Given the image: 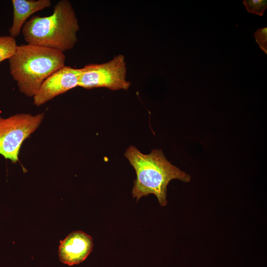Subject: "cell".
Wrapping results in <instances>:
<instances>
[{
    "mask_svg": "<svg viewBox=\"0 0 267 267\" xmlns=\"http://www.w3.org/2000/svg\"><path fill=\"white\" fill-rule=\"evenodd\" d=\"M93 241L90 236L82 231H75L60 241L59 256L63 263L69 266L83 262L91 252Z\"/></svg>",
    "mask_w": 267,
    "mask_h": 267,
    "instance_id": "52a82bcc",
    "label": "cell"
},
{
    "mask_svg": "<svg viewBox=\"0 0 267 267\" xmlns=\"http://www.w3.org/2000/svg\"><path fill=\"white\" fill-rule=\"evenodd\" d=\"M125 156L136 174L132 195L137 201L144 196L153 194L162 206H166L170 181L178 179L188 182L191 180L189 175L167 160L161 149H153L149 154H144L131 145L126 150Z\"/></svg>",
    "mask_w": 267,
    "mask_h": 267,
    "instance_id": "6da1fadb",
    "label": "cell"
},
{
    "mask_svg": "<svg viewBox=\"0 0 267 267\" xmlns=\"http://www.w3.org/2000/svg\"><path fill=\"white\" fill-rule=\"evenodd\" d=\"M81 68L64 65L45 79L33 97L35 105L40 106L55 97L79 85Z\"/></svg>",
    "mask_w": 267,
    "mask_h": 267,
    "instance_id": "8992f818",
    "label": "cell"
},
{
    "mask_svg": "<svg viewBox=\"0 0 267 267\" xmlns=\"http://www.w3.org/2000/svg\"><path fill=\"white\" fill-rule=\"evenodd\" d=\"M254 36L260 47L267 54V28L258 29Z\"/></svg>",
    "mask_w": 267,
    "mask_h": 267,
    "instance_id": "8fae6325",
    "label": "cell"
},
{
    "mask_svg": "<svg viewBox=\"0 0 267 267\" xmlns=\"http://www.w3.org/2000/svg\"><path fill=\"white\" fill-rule=\"evenodd\" d=\"M127 68L125 56L118 54L101 64H90L81 68L78 86L86 89L106 88L112 90L128 89Z\"/></svg>",
    "mask_w": 267,
    "mask_h": 267,
    "instance_id": "5b68a950",
    "label": "cell"
},
{
    "mask_svg": "<svg viewBox=\"0 0 267 267\" xmlns=\"http://www.w3.org/2000/svg\"><path fill=\"white\" fill-rule=\"evenodd\" d=\"M78 20L70 1H59L47 16H32L22 28L27 44L64 52L78 42Z\"/></svg>",
    "mask_w": 267,
    "mask_h": 267,
    "instance_id": "7a4b0ae2",
    "label": "cell"
},
{
    "mask_svg": "<svg viewBox=\"0 0 267 267\" xmlns=\"http://www.w3.org/2000/svg\"><path fill=\"white\" fill-rule=\"evenodd\" d=\"M13 21L9 29L10 36L15 38L20 34L27 19L34 13L49 7L50 0H12Z\"/></svg>",
    "mask_w": 267,
    "mask_h": 267,
    "instance_id": "ba28073f",
    "label": "cell"
},
{
    "mask_svg": "<svg viewBox=\"0 0 267 267\" xmlns=\"http://www.w3.org/2000/svg\"><path fill=\"white\" fill-rule=\"evenodd\" d=\"M17 45L15 38L10 36H0V62L10 58Z\"/></svg>",
    "mask_w": 267,
    "mask_h": 267,
    "instance_id": "9c48e42d",
    "label": "cell"
},
{
    "mask_svg": "<svg viewBox=\"0 0 267 267\" xmlns=\"http://www.w3.org/2000/svg\"><path fill=\"white\" fill-rule=\"evenodd\" d=\"M11 75L20 92L33 97L44 81L65 65L63 52L29 44L17 45L9 59Z\"/></svg>",
    "mask_w": 267,
    "mask_h": 267,
    "instance_id": "3957f363",
    "label": "cell"
},
{
    "mask_svg": "<svg viewBox=\"0 0 267 267\" xmlns=\"http://www.w3.org/2000/svg\"><path fill=\"white\" fill-rule=\"evenodd\" d=\"M44 113H19L6 118L0 116V154L13 163L18 161L24 141L39 127Z\"/></svg>",
    "mask_w": 267,
    "mask_h": 267,
    "instance_id": "277c9868",
    "label": "cell"
},
{
    "mask_svg": "<svg viewBox=\"0 0 267 267\" xmlns=\"http://www.w3.org/2000/svg\"><path fill=\"white\" fill-rule=\"evenodd\" d=\"M243 4L248 12L261 16L267 7L266 0H244Z\"/></svg>",
    "mask_w": 267,
    "mask_h": 267,
    "instance_id": "30bf717a",
    "label": "cell"
}]
</instances>
